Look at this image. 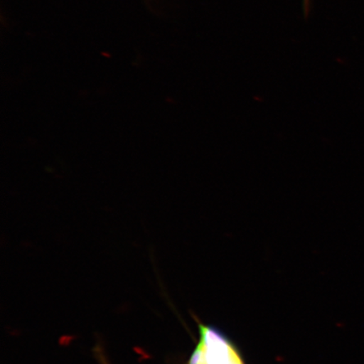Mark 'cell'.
Segmentation results:
<instances>
[{"mask_svg": "<svg viewBox=\"0 0 364 364\" xmlns=\"http://www.w3.org/2000/svg\"><path fill=\"white\" fill-rule=\"evenodd\" d=\"M241 364H244V363H241Z\"/></svg>", "mask_w": 364, "mask_h": 364, "instance_id": "3", "label": "cell"}, {"mask_svg": "<svg viewBox=\"0 0 364 364\" xmlns=\"http://www.w3.org/2000/svg\"><path fill=\"white\" fill-rule=\"evenodd\" d=\"M309 4H311V0H304V8L306 15L309 10Z\"/></svg>", "mask_w": 364, "mask_h": 364, "instance_id": "2", "label": "cell"}, {"mask_svg": "<svg viewBox=\"0 0 364 364\" xmlns=\"http://www.w3.org/2000/svg\"><path fill=\"white\" fill-rule=\"evenodd\" d=\"M204 364H241L240 357L229 341L209 327L200 326Z\"/></svg>", "mask_w": 364, "mask_h": 364, "instance_id": "1", "label": "cell"}]
</instances>
